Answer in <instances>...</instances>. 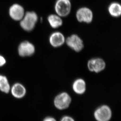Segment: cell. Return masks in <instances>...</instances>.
Here are the masks:
<instances>
[{"mask_svg":"<svg viewBox=\"0 0 121 121\" xmlns=\"http://www.w3.org/2000/svg\"><path fill=\"white\" fill-rule=\"evenodd\" d=\"M38 20V17L35 12H27L20 22L21 27L25 31H32L35 27Z\"/></svg>","mask_w":121,"mask_h":121,"instance_id":"cell-1","label":"cell"},{"mask_svg":"<svg viewBox=\"0 0 121 121\" xmlns=\"http://www.w3.org/2000/svg\"><path fill=\"white\" fill-rule=\"evenodd\" d=\"M72 5L70 0H57L55 5L56 14L61 17H67L71 12Z\"/></svg>","mask_w":121,"mask_h":121,"instance_id":"cell-2","label":"cell"},{"mask_svg":"<svg viewBox=\"0 0 121 121\" xmlns=\"http://www.w3.org/2000/svg\"><path fill=\"white\" fill-rule=\"evenodd\" d=\"M71 98L66 92H62L57 95L54 99L55 107L60 110L66 109L71 103Z\"/></svg>","mask_w":121,"mask_h":121,"instance_id":"cell-3","label":"cell"},{"mask_svg":"<svg viewBox=\"0 0 121 121\" xmlns=\"http://www.w3.org/2000/svg\"><path fill=\"white\" fill-rule=\"evenodd\" d=\"M112 117V110L107 105H101L94 111V118L97 121H109Z\"/></svg>","mask_w":121,"mask_h":121,"instance_id":"cell-4","label":"cell"},{"mask_svg":"<svg viewBox=\"0 0 121 121\" xmlns=\"http://www.w3.org/2000/svg\"><path fill=\"white\" fill-rule=\"evenodd\" d=\"M77 19L80 22L89 24L93 19V13L90 8L83 7L79 8L76 13Z\"/></svg>","mask_w":121,"mask_h":121,"instance_id":"cell-5","label":"cell"},{"mask_svg":"<svg viewBox=\"0 0 121 121\" xmlns=\"http://www.w3.org/2000/svg\"><path fill=\"white\" fill-rule=\"evenodd\" d=\"M67 45L71 49L77 52H81L84 48L82 39L76 34L71 35L65 39Z\"/></svg>","mask_w":121,"mask_h":121,"instance_id":"cell-6","label":"cell"},{"mask_svg":"<svg viewBox=\"0 0 121 121\" xmlns=\"http://www.w3.org/2000/svg\"><path fill=\"white\" fill-rule=\"evenodd\" d=\"M87 66L91 72L99 73L105 68L106 63L102 58H94L88 61Z\"/></svg>","mask_w":121,"mask_h":121,"instance_id":"cell-7","label":"cell"},{"mask_svg":"<svg viewBox=\"0 0 121 121\" xmlns=\"http://www.w3.org/2000/svg\"><path fill=\"white\" fill-rule=\"evenodd\" d=\"M35 51V49L33 44L28 41L22 42L18 48V54L22 57L31 56L34 54Z\"/></svg>","mask_w":121,"mask_h":121,"instance_id":"cell-8","label":"cell"},{"mask_svg":"<svg viewBox=\"0 0 121 121\" xmlns=\"http://www.w3.org/2000/svg\"><path fill=\"white\" fill-rule=\"evenodd\" d=\"M65 39L63 33L59 31H55L49 36V43L53 48H58L63 46L65 43Z\"/></svg>","mask_w":121,"mask_h":121,"instance_id":"cell-9","label":"cell"},{"mask_svg":"<svg viewBox=\"0 0 121 121\" xmlns=\"http://www.w3.org/2000/svg\"><path fill=\"white\" fill-rule=\"evenodd\" d=\"M9 13L12 19L15 21H21L24 15V11L22 6L15 4L9 9Z\"/></svg>","mask_w":121,"mask_h":121,"instance_id":"cell-10","label":"cell"},{"mask_svg":"<svg viewBox=\"0 0 121 121\" xmlns=\"http://www.w3.org/2000/svg\"><path fill=\"white\" fill-rule=\"evenodd\" d=\"M10 91L14 97L18 99L23 98L26 93V90L24 86L18 83H15L11 87Z\"/></svg>","mask_w":121,"mask_h":121,"instance_id":"cell-11","label":"cell"},{"mask_svg":"<svg viewBox=\"0 0 121 121\" xmlns=\"http://www.w3.org/2000/svg\"><path fill=\"white\" fill-rule=\"evenodd\" d=\"M72 88L74 93L81 95L85 93L86 90V83L82 78H78L74 80L73 83Z\"/></svg>","mask_w":121,"mask_h":121,"instance_id":"cell-12","label":"cell"},{"mask_svg":"<svg viewBox=\"0 0 121 121\" xmlns=\"http://www.w3.org/2000/svg\"><path fill=\"white\" fill-rule=\"evenodd\" d=\"M62 17L56 14L49 15L48 17V21L50 26L54 29L58 28L63 24Z\"/></svg>","mask_w":121,"mask_h":121,"instance_id":"cell-13","label":"cell"},{"mask_svg":"<svg viewBox=\"0 0 121 121\" xmlns=\"http://www.w3.org/2000/svg\"><path fill=\"white\" fill-rule=\"evenodd\" d=\"M108 13L111 16L114 18H118L121 16V6L118 2L111 3L108 8Z\"/></svg>","mask_w":121,"mask_h":121,"instance_id":"cell-14","label":"cell"},{"mask_svg":"<svg viewBox=\"0 0 121 121\" xmlns=\"http://www.w3.org/2000/svg\"><path fill=\"white\" fill-rule=\"evenodd\" d=\"M10 86L7 77L0 75V91L5 93H8L10 91Z\"/></svg>","mask_w":121,"mask_h":121,"instance_id":"cell-15","label":"cell"},{"mask_svg":"<svg viewBox=\"0 0 121 121\" xmlns=\"http://www.w3.org/2000/svg\"><path fill=\"white\" fill-rule=\"evenodd\" d=\"M60 121H75L73 118L69 116H65L61 119Z\"/></svg>","mask_w":121,"mask_h":121,"instance_id":"cell-16","label":"cell"},{"mask_svg":"<svg viewBox=\"0 0 121 121\" xmlns=\"http://www.w3.org/2000/svg\"><path fill=\"white\" fill-rule=\"evenodd\" d=\"M6 59L3 56L0 55V67H2L6 64Z\"/></svg>","mask_w":121,"mask_h":121,"instance_id":"cell-17","label":"cell"},{"mask_svg":"<svg viewBox=\"0 0 121 121\" xmlns=\"http://www.w3.org/2000/svg\"><path fill=\"white\" fill-rule=\"evenodd\" d=\"M43 121H57L56 119L52 117H48L45 118Z\"/></svg>","mask_w":121,"mask_h":121,"instance_id":"cell-18","label":"cell"}]
</instances>
